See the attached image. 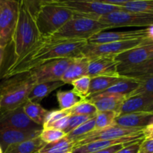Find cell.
Masks as SVG:
<instances>
[{"mask_svg": "<svg viewBox=\"0 0 153 153\" xmlns=\"http://www.w3.org/2000/svg\"><path fill=\"white\" fill-rule=\"evenodd\" d=\"M91 80V78L88 76L76 79L71 84L73 87V91L87 100L89 97Z\"/></svg>", "mask_w": 153, "mask_h": 153, "instance_id": "cell-34", "label": "cell"}, {"mask_svg": "<svg viewBox=\"0 0 153 153\" xmlns=\"http://www.w3.org/2000/svg\"><path fill=\"white\" fill-rule=\"evenodd\" d=\"M45 143L40 140V137L20 143L10 145L3 153H35L43 146Z\"/></svg>", "mask_w": 153, "mask_h": 153, "instance_id": "cell-25", "label": "cell"}, {"mask_svg": "<svg viewBox=\"0 0 153 153\" xmlns=\"http://www.w3.org/2000/svg\"><path fill=\"white\" fill-rule=\"evenodd\" d=\"M139 86V82L137 79L126 77V79L106 90L102 94H118L126 96V97Z\"/></svg>", "mask_w": 153, "mask_h": 153, "instance_id": "cell-26", "label": "cell"}, {"mask_svg": "<svg viewBox=\"0 0 153 153\" xmlns=\"http://www.w3.org/2000/svg\"><path fill=\"white\" fill-rule=\"evenodd\" d=\"M89 60L85 57L75 58L63 76L61 82L71 85L75 80L88 76Z\"/></svg>", "mask_w": 153, "mask_h": 153, "instance_id": "cell-20", "label": "cell"}, {"mask_svg": "<svg viewBox=\"0 0 153 153\" xmlns=\"http://www.w3.org/2000/svg\"><path fill=\"white\" fill-rule=\"evenodd\" d=\"M41 131L0 128V147L4 152L10 145L39 137Z\"/></svg>", "mask_w": 153, "mask_h": 153, "instance_id": "cell-17", "label": "cell"}, {"mask_svg": "<svg viewBox=\"0 0 153 153\" xmlns=\"http://www.w3.org/2000/svg\"><path fill=\"white\" fill-rule=\"evenodd\" d=\"M153 76V69H150V70H146V71L143 72L142 73H140L137 78L135 79H138V78H143V77H147V76Z\"/></svg>", "mask_w": 153, "mask_h": 153, "instance_id": "cell-44", "label": "cell"}, {"mask_svg": "<svg viewBox=\"0 0 153 153\" xmlns=\"http://www.w3.org/2000/svg\"><path fill=\"white\" fill-rule=\"evenodd\" d=\"M144 128H128L123 127L113 126L100 130H94L85 136L79 138L75 142V146H82L87 143H91L97 140H115V139L122 138V137H128V136L135 135V134L143 133Z\"/></svg>", "mask_w": 153, "mask_h": 153, "instance_id": "cell-11", "label": "cell"}, {"mask_svg": "<svg viewBox=\"0 0 153 153\" xmlns=\"http://www.w3.org/2000/svg\"><path fill=\"white\" fill-rule=\"evenodd\" d=\"M152 116V113L144 111L118 115L115 119L114 126L128 128H144Z\"/></svg>", "mask_w": 153, "mask_h": 153, "instance_id": "cell-19", "label": "cell"}, {"mask_svg": "<svg viewBox=\"0 0 153 153\" xmlns=\"http://www.w3.org/2000/svg\"><path fill=\"white\" fill-rule=\"evenodd\" d=\"M73 58H60L47 61L28 71L36 84L59 82Z\"/></svg>", "mask_w": 153, "mask_h": 153, "instance_id": "cell-10", "label": "cell"}, {"mask_svg": "<svg viewBox=\"0 0 153 153\" xmlns=\"http://www.w3.org/2000/svg\"><path fill=\"white\" fill-rule=\"evenodd\" d=\"M94 129H95V117L88 120V122L82 124L76 128H75L71 132L67 134L66 135V137L71 141L74 142L75 143L76 140H78L79 138L85 136V134H88L91 131H94Z\"/></svg>", "mask_w": 153, "mask_h": 153, "instance_id": "cell-33", "label": "cell"}, {"mask_svg": "<svg viewBox=\"0 0 153 153\" xmlns=\"http://www.w3.org/2000/svg\"><path fill=\"white\" fill-rule=\"evenodd\" d=\"M0 128L41 130L43 127L33 123L24 113L22 106L12 110H0Z\"/></svg>", "mask_w": 153, "mask_h": 153, "instance_id": "cell-13", "label": "cell"}, {"mask_svg": "<svg viewBox=\"0 0 153 153\" xmlns=\"http://www.w3.org/2000/svg\"><path fill=\"white\" fill-rule=\"evenodd\" d=\"M69 118H70V116L64 117L61 118L59 120L56 121V122L53 123H52L51 125H49V126L46 128H55V129L61 130V131H64V130L66 129V128H67V125H68Z\"/></svg>", "mask_w": 153, "mask_h": 153, "instance_id": "cell-39", "label": "cell"}, {"mask_svg": "<svg viewBox=\"0 0 153 153\" xmlns=\"http://www.w3.org/2000/svg\"><path fill=\"white\" fill-rule=\"evenodd\" d=\"M75 146L74 142L66 137H63L58 141L45 143L38 151L39 153H67L73 151Z\"/></svg>", "mask_w": 153, "mask_h": 153, "instance_id": "cell-28", "label": "cell"}, {"mask_svg": "<svg viewBox=\"0 0 153 153\" xmlns=\"http://www.w3.org/2000/svg\"><path fill=\"white\" fill-rule=\"evenodd\" d=\"M118 114L115 111L97 112L95 116V129L100 130L114 126Z\"/></svg>", "mask_w": 153, "mask_h": 153, "instance_id": "cell-30", "label": "cell"}, {"mask_svg": "<svg viewBox=\"0 0 153 153\" xmlns=\"http://www.w3.org/2000/svg\"><path fill=\"white\" fill-rule=\"evenodd\" d=\"M121 7L126 11L153 15V0H125Z\"/></svg>", "mask_w": 153, "mask_h": 153, "instance_id": "cell-29", "label": "cell"}, {"mask_svg": "<svg viewBox=\"0 0 153 153\" xmlns=\"http://www.w3.org/2000/svg\"><path fill=\"white\" fill-rule=\"evenodd\" d=\"M67 114L71 115H88V116H96L97 109L92 102L88 100H84L74 107L65 110Z\"/></svg>", "mask_w": 153, "mask_h": 153, "instance_id": "cell-31", "label": "cell"}, {"mask_svg": "<svg viewBox=\"0 0 153 153\" xmlns=\"http://www.w3.org/2000/svg\"><path fill=\"white\" fill-rule=\"evenodd\" d=\"M40 38L41 35L25 1H19V17L11 43L14 55L12 62L21 59Z\"/></svg>", "mask_w": 153, "mask_h": 153, "instance_id": "cell-3", "label": "cell"}, {"mask_svg": "<svg viewBox=\"0 0 153 153\" xmlns=\"http://www.w3.org/2000/svg\"><path fill=\"white\" fill-rule=\"evenodd\" d=\"M118 63L115 56H102L89 60L88 76L91 78L98 76H120L117 72Z\"/></svg>", "mask_w": 153, "mask_h": 153, "instance_id": "cell-15", "label": "cell"}, {"mask_svg": "<svg viewBox=\"0 0 153 153\" xmlns=\"http://www.w3.org/2000/svg\"><path fill=\"white\" fill-rule=\"evenodd\" d=\"M87 41H71L41 37L37 43L21 59L10 64L3 76L4 79L27 73L47 61L60 58H75L82 56Z\"/></svg>", "mask_w": 153, "mask_h": 153, "instance_id": "cell-1", "label": "cell"}, {"mask_svg": "<svg viewBox=\"0 0 153 153\" xmlns=\"http://www.w3.org/2000/svg\"><path fill=\"white\" fill-rule=\"evenodd\" d=\"M144 112H149V113H152L153 114V102L152 103L149 105L147 107L145 108V110L143 111Z\"/></svg>", "mask_w": 153, "mask_h": 153, "instance_id": "cell-45", "label": "cell"}, {"mask_svg": "<svg viewBox=\"0 0 153 153\" xmlns=\"http://www.w3.org/2000/svg\"><path fill=\"white\" fill-rule=\"evenodd\" d=\"M141 39L152 40L150 38L149 27L143 29L126 31H101L91 37L88 40V43L101 44V43L141 40Z\"/></svg>", "mask_w": 153, "mask_h": 153, "instance_id": "cell-14", "label": "cell"}, {"mask_svg": "<svg viewBox=\"0 0 153 153\" xmlns=\"http://www.w3.org/2000/svg\"><path fill=\"white\" fill-rule=\"evenodd\" d=\"M74 13L61 5L56 0H42L33 15L41 37H50L74 16Z\"/></svg>", "mask_w": 153, "mask_h": 153, "instance_id": "cell-4", "label": "cell"}, {"mask_svg": "<svg viewBox=\"0 0 153 153\" xmlns=\"http://www.w3.org/2000/svg\"><path fill=\"white\" fill-rule=\"evenodd\" d=\"M126 79V76L120 75L117 76H98L91 78L88 98L105 92L106 90L114 85L115 84Z\"/></svg>", "mask_w": 153, "mask_h": 153, "instance_id": "cell-22", "label": "cell"}, {"mask_svg": "<svg viewBox=\"0 0 153 153\" xmlns=\"http://www.w3.org/2000/svg\"><path fill=\"white\" fill-rule=\"evenodd\" d=\"M35 153H39V152H35Z\"/></svg>", "mask_w": 153, "mask_h": 153, "instance_id": "cell-48", "label": "cell"}, {"mask_svg": "<svg viewBox=\"0 0 153 153\" xmlns=\"http://www.w3.org/2000/svg\"><path fill=\"white\" fill-rule=\"evenodd\" d=\"M64 85H65V84L61 81L37 84L34 87L31 92L30 93L28 100L32 102L40 104V102L46 97H48L51 93Z\"/></svg>", "mask_w": 153, "mask_h": 153, "instance_id": "cell-23", "label": "cell"}, {"mask_svg": "<svg viewBox=\"0 0 153 153\" xmlns=\"http://www.w3.org/2000/svg\"><path fill=\"white\" fill-rule=\"evenodd\" d=\"M56 97L61 110H68L85 100V98L76 94L73 90L58 91Z\"/></svg>", "mask_w": 153, "mask_h": 153, "instance_id": "cell-27", "label": "cell"}, {"mask_svg": "<svg viewBox=\"0 0 153 153\" xmlns=\"http://www.w3.org/2000/svg\"><path fill=\"white\" fill-rule=\"evenodd\" d=\"M150 43H153V41L150 40H145V39L101 43V44L87 43L82 51V56L88 58V60L102 56H116L129 49L150 44Z\"/></svg>", "mask_w": 153, "mask_h": 153, "instance_id": "cell-6", "label": "cell"}, {"mask_svg": "<svg viewBox=\"0 0 153 153\" xmlns=\"http://www.w3.org/2000/svg\"><path fill=\"white\" fill-rule=\"evenodd\" d=\"M97 108V112L115 111L119 113L120 108L126 100V96L118 94H100L87 99Z\"/></svg>", "mask_w": 153, "mask_h": 153, "instance_id": "cell-18", "label": "cell"}, {"mask_svg": "<svg viewBox=\"0 0 153 153\" xmlns=\"http://www.w3.org/2000/svg\"><path fill=\"white\" fill-rule=\"evenodd\" d=\"M153 102V94L130 97L124 101L120 108L118 115L135 112H142Z\"/></svg>", "mask_w": 153, "mask_h": 153, "instance_id": "cell-21", "label": "cell"}, {"mask_svg": "<svg viewBox=\"0 0 153 153\" xmlns=\"http://www.w3.org/2000/svg\"><path fill=\"white\" fill-rule=\"evenodd\" d=\"M66 116H70V115L67 114L65 110L49 111V113L47 114L46 118H45L44 123H43V128H47L49 125L56 122V121L59 120L61 118L64 117Z\"/></svg>", "mask_w": 153, "mask_h": 153, "instance_id": "cell-37", "label": "cell"}, {"mask_svg": "<svg viewBox=\"0 0 153 153\" xmlns=\"http://www.w3.org/2000/svg\"><path fill=\"white\" fill-rule=\"evenodd\" d=\"M57 2L66 8L71 10L74 14L87 16L98 20L100 16L106 15L111 12L123 10L122 7L113 4H106L102 1H90V0H64Z\"/></svg>", "mask_w": 153, "mask_h": 153, "instance_id": "cell-8", "label": "cell"}, {"mask_svg": "<svg viewBox=\"0 0 153 153\" xmlns=\"http://www.w3.org/2000/svg\"><path fill=\"white\" fill-rule=\"evenodd\" d=\"M98 20L102 23L115 28L121 27H152L153 15L121 10L100 16Z\"/></svg>", "mask_w": 153, "mask_h": 153, "instance_id": "cell-9", "label": "cell"}, {"mask_svg": "<svg viewBox=\"0 0 153 153\" xmlns=\"http://www.w3.org/2000/svg\"><path fill=\"white\" fill-rule=\"evenodd\" d=\"M137 153H153V139L142 140Z\"/></svg>", "mask_w": 153, "mask_h": 153, "instance_id": "cell-38", "label": "cell"}, {"mask_svg": "<svg viewBox=\"0 0 153 153\" xmlns=\"http://www.w3.org/2000/svg\"><path fill=\"white\" fill-rule=\"evenodd\" d=\"M134 79H137L139 82V86L127 97V99L137 96L153 94V76Z\"/></svg>", "mask_w": 153, "mask_h": 153, "instance_id": "cell-32", "label": "cell"}, {"mask_svg": "<svg viewBox=\"0 0 153 153\" xmlns=\"http://www.w3.org/2000/svg\"><path fill=\"white\" fill-rule=\"evenodd\" d=\"M25 114L37 125L43 127L45 118L49 113V111L45 109L43 106L37 103L27 100L26 102L22 105Z\"/></svg>", "mask_w": 153, "mask_h": 153, "instance_id": "cell-24", "label": "cell"}, {"mask_svg": "<svg viewBox=\"0 0 153 153\" xmlns=\"http://www.w3.org/2000/svg\"><path fill=\"white\" fill-rule=\"evenodd\" d=\"M144 139L143 133L135 134V135L128 136V137H122V138L115 139V140H97V141L91 142L82 146H76L73 149V153H94L101 149L108 148L110 146L117 144H128V143H134V142L140 141Z\"/></svg>", "mask_w": 153, "mask_h": 153, "instance_id": "cell-16", "label": "cell"}, {"mask_svg": "<svg viewBox=\"0 0 153 153\" xmlns=\"http://www.w3.org/2000/svg\"><path fill=\"white\" fill-rule=\"evenodd\" d=\"M95 116H88V115H71L70 116L68 121V125L67 128L64 130V132L66 134L71 132L73 130L77 128L78 126H81L82 124L88 122V120L94 118Z\"/></svg>", "mask_w": 153, "mask_h": 153, "instance_id": "cell-36", "label": "cell"}, {"mask_svg": "<svg viewBox=\"0 0 153 153\" xmlns=\"http://www.w3.org/2000/svg\"><path fill=\"white\" fill-rule=\"evenodd\" d=\"M111 28H114L97 19L75 14L61 29L50 37L57 40L88 42L97 33Z\"/></svg>", "mask_w": 153, "mask_h": 153, "instance_id": "cell-5", "label": "cell"}, {"mask_svg": "<svg viewBox=\"0 0 153 153\" xmlns=\"http://www.w3.org/2000/svg\"><path fill=\"white\" fill-rule=\"evenodd\" d=\"M144 139H153V116L143 130Z\"/></svg>", "mask_w": 153, "mask_h": 153, "instance_id": "cell-41", "label": "cell"}, {"mask_svg": "<svg viewBox=\"0 0 153 153\" xmlns=\"http://www.w3.org/2000/svg\"><path fill=\"white\" fill-rule=\"evenodd\" d=\"M36 85L28 72L4 79L0 83V110H12L23 105Z\"/></svg>", "mask_w": 153, "mask_h": 153, "instance_id": "cell-2", "label": "cell"}, {"mask_svg": "<svg viewBox=\"0 0 153 153\" xmlns=\"http://www.w3.org/2000/svg\"><path fill=\"white\" fill-rule=\"evenodd\" d=\"M0 153H3V151H2V149H1V147H0Z\"/></svg>", "mask_w": 153, "mask_h": 153, "instance_id": "cell-46", "label": "cell"}, {"mask_svg": "<svg viewBox=\"0 0 153 153\" xmlns=\"http://www.w3.org/2000/svg\"><path fill=\"white\" fill-rule=\"evenodd\" d=\"M129 144L130 143H128V144H123H123L114 145V146H110V147H108V148H105V149H101V150H99V151H97V152H95L94 153H115V152H117V151L120 150L121 149H123V148H124L125 146H128V145H129Z\"/></svg>", "mask_w": 153, "mask_h": 153, "instance_id": "cell-42", "label": "cell"}, {"mask_svg": "<svg viewBox=\"0 0 153 153\" xmlns=\"http://www.w3.org/2000/svg\"><path fill=\"white\" fill-rule=\"evenodd\" d=\"M19 1L0 0V46L7 48L12 43L19 17Z\"/></svg>", "mask_w": 153, "mask_h": 153, "instance_id": "cell-7", "label": "cell"}, {"mask_svg": "<svg viewBox=\"0 0 153 153\" xmlns=\"http://www.w3.org/2000/svg\"><path fill=\"white\" fill-rule=\"evenodd\" d=\"M143 140H144V139H143ZM141 141L142 140H140V141H137L134 142V143H130L129 145L125 146V147L123 148L120 150L117 151V152L115 153H137Z\"/></svg>", "mask_w": 153, "mask_h": 153, "instance_id": "cell-40", "label": "cell"}, {"mask_svg": "<svg viewBox=\"0 0 153 153\" xmlns=\"http://www.w3.org/2000/svg\"><path fill=\"white\" fill-rule=\"evenodd\" d=\"M67 153H73V152L71 151V152H67Z\"/></svg>", "mask_w": 153, "mask_h": 153, "instance_id": "cell-47", "label": "cell"}, {"mask_svg": "<svg viewBox=\"0 0 153 153\" xmlns=\"http://www.w3.org/2000/svg\"><path fill=\"white\" fill-rule=\"evenodd\" d=\"M66 135L67 134L61 130L49 128H43L39 137L43 143H49L58 141L65 137Z\"/></svg>", "mask_w": 153, "mask_h": 153, "instance_id": "cell-35", "label": "cell"}, {"mask_svg": "<svg viewBox=\"0 0 153 153\" xmlns=\"http://www.w3.org/2000/svg\"><path fill=\"white\" fill-rule=\"evenodd\" d=\"M4 52H5V48H3L0 46V73L1 71V67H2L3 61L4 58Z\"/></svg>", "mask_w": 153, "mask_h": 153, "instance_id": "cell-43", "label": "cell"}, {"mask_svg": "<svg viewBox=\"0 0 153 153\" xmlns=\"http://www.w3.org/2000/svg\"><path fill=\"white\" fill-rule=\"evenodd\" d=\"M152 52L153 43H150L129 49L116 55L115 59L118 63L117 72L119 75L123 76L128 70L147 61Z\"/></svg>", "mask_w": 153, "mask_h": 153, "instance_id": "cell-12", "label": "cell"}]
</instances>
